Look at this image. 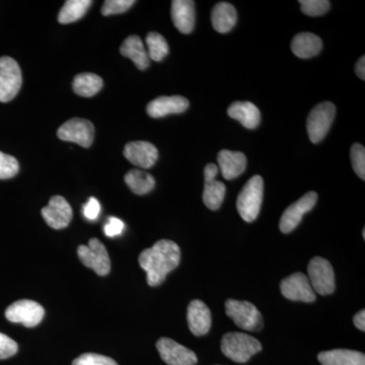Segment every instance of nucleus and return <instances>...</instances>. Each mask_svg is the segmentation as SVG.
Wrapping results in <instances>:
<instances>
[{
    "instance_id": "1",
    "label": "nucleus",
    "mask_w": 365,
    "mask_h": 365,
    "mask_svg": "<svg viewBox=\"0 0 365 365\" xmlns=\"http://www.w3.org/2000/svg\"><path fill=\"white\" fill-rule=\"evenodd\" d=\"M180 261L181 250L170 240H160L139 255V265L145 271L150 287L162 284L168 274L179 266Z\"/></svg>"
},
{
    "instance_id": "2",
    "label": "nucleus",
    "mask_w": 365,
    "mask_h": 365,
    "mask_svg": "<svg viewBox=\"0 0 365 365\" xmlns=\"http://www.w3.org/2000/svg\"><path fill=\"white\" fill-rule=\"evenodd\" d=\"M260 341L245 333L230 332L225 334L222 340V351L227 359L237 364H245L253 355L260 352Z\"/></svg>"
},
{
    "instance_id": "3",
    "label": "nucleus",
    "mask_w": 365,
    "mask_h": 365,
    "mask_svg": "<svg viewBox=\"0 0 365 365\" xmlns=\"http://www.w3.org/2000/svg\"><path fill=\"white\" fill-rule=\"evenodd\" d=\"M264 182L260 176H254L247 182L237 197V207L242 220L253 222L258 217L263 202Z\"/></svg>"
},
{
    "instance_id": "4",
    "label": "nucleus",
    "mask_w": 365,
    "mask_h": 365,
    "mask_svg": "<svg viewBox=\"0 0 365 365\" xmlns=\"http://www.w3.org/2000/svg\"><path fill=\"white\" fill-rule=\"evenodd\" d=\"M225 312L235 325L242 330L255 332L261 330L263 327L262 314L251 302L228 299L225 302Z\"/></svg>"
},
{
    "instance_id": "5",
    "label": "nucleus",
    "mask_w": 365,
    "mask_h": 365,
    "mask_svg": "<svg viewBox=\"0 0 365 365\" xmlns=\"http://www.w3.org/2000/svg\"><path fill=\"white\" fill-rule=\"evenodd\" d=\"M336 107L330 102L317 105L307 117V129L312 143H319L325 138L335 118Z\"/></svg>"
},
{
    "instance_id": "6",
    "label": "nucleus",
    "mask_w": 365,
    "mask_h": 365,
    "mask_svg": "<svg viewBox=\"0 0 365 365\" xmlns=\"http://www.w3.org/2000/svg\"><path fill=\"white\" fill-rule=\"evenodd\" d=\"M23 83L21 67L11 57L0 58V102H11L18 95Z\"/></svg>"
},
{
    "instance_id": "7",
    "label": "nucleus",
    "mask_w": 365,
    "mask_h": 365,
    "mask_svg": "<svg viewBox=\"0 0 365 365\" xmlns=\"http://www.w3.org/2000/svg\"><path fill=\"white\" fill-rule=\"evenodd\" d=\"M307 278L314 292L321 295L333 294L335 290V273L330 262L322 257H314L307 267Z\"/></svg>"
},
{
    "instance_id": "8",
    "label": "nucleus",
    "mask_w": 365,
    "mask_h": 365,
    "mask_svg": "<svg viewBox=\"0 0 365 365\" xmlns=\"http://www.w3.org/2000/svg\"><path fill=\"white\" fill-rule=\"evenodd\" d=\"M78 255L81 263L86 267L93 269L98 275L105 276L110 272L109 254L104 244L98 239L90 240L88 246H79Z\"/></svg>"
},
{
    "instance_id": "9",
    "label": "nucleus",
    "mask_w": 365,
    "mask_h": 365,
    "mask_svg": "<svg viewBox=\"0 0 365 365\" xmlns=\"http://www.w3.org/2000/svg\"><path fill=\"white\" fill-rule=\"evenodd\" d=\"M45 316V309L34 300L21 299L7 307L6 319L11 323L23 324L26 328L39 325Z\"/></svg>"
},
{
    "instance_id": "10",
    "label": "nucleus",
    "mask_w": 365,
    "mask_h": 365,
    "mask_svg": "<svg viewBox=\"0 0 365 365\" xmlns=\"http://www.w3.org/2000/svg\"><path fill=\"white\" fill-rule=\"evenodd\" d=\"M61 140L74 143L83 148H90L95 136V127L88 120L72 118L57 131Z\"/></svg>"
},
{
    "instance_id": "11",
    "label": "nucleus",
    "mask_w": 365,
    "mask_h": 365,
    "mask_svg": "<svg viewBox=\"0 0 365 365\" xmlns=\"http://www.w3.org/2000/svg\"><path fill=\"white\" fill-rule=\"evenodd\" d=\"M281 294L285 299L294 302H313L316 300L309 278L304 273L297 272L288 276L280 284Z\"/></svg>"
},
{
    "instance_id": "12",
    "label": "nucleus",
    "mask_w": 365,
    "mask_h": 365,
    "mask_svg": "<svg viewBox=\"0 0 365 365\" xmlns=\"http://www.w3.org/2000/svg\"><path fill=\"white\" fill-rule=\"evenodd\" d=\"M317 200H318V194L312 191L287 207L280 220L281 232L283 234L292 232L302 222L304 215L314 207Z\"/></svg>"
},
{
    "instance_id": "13",
    "label": "nucleus",
    "mask_w": 365,
    "mask_h": 365,
    "mask_svg": "<svg viewBox=\"0 0 365 365\" xmlns=\"http://www.w3.org/2000/svg\"><path fill=\"white\" fill-rule=\"evenodd\" d=\"M157 348L168 365H195L198 362L195 353L170 338H160Z\"/></svg>"
},
{
    "instance_id": "14",
    "label": "nucleus",
    "mask_w": 365,
    "mask_h": 365,
    "mask_svg": "<svg viewBox=\"0 0 365 365\" xmlns=\"http://www.w3.org/2000/svg\"><path fill=\"white\" fill-rule=\"evenodd\" d=\"M218 167L215 163H209L204 169L203 202L211 210H217L222 206L225 196V186L217 181Z\"/></svg>"
},
{
    "instance_id": "15",
    "label": "nucleus",
    "mask_w": 365,
    "mask_h": 365,
    "mask_svg": "<svg viewBox=\"0 0 365 365\" xmlns=\"http://www.w3.org/2000/svg\"><path fill=\"white\" fill-rule=\"evenodd\" d=\"M41 212L47 225L54 230H62L68 227L72 220L71 204L61 196L52 197L48 205L42 208Z\"/></svg>"
},
{
    "instance_id": "16",
    "label": "nucleus",
    "mask_w": 365,
    "mask_h": 365,
    "mask_svg": "<svg viewBox=\"0 0 365 365\" xmlns=\"http://www.w3.org/2000/svg\"><path fill=\"white\" fill-rule=\"evenodd\" d=\"M124 155L136 167L150 169L157 163L158 150L153 143L148 141H132L125 146Z\"/></svg>"
},
{
    "instance_id": "17",
    "label": "nucleus",
    "mask_w": 365,
    "mask_h": 365,
    "mask_svg": "<svg viewBox=\"0 0 365 365\" xmlns=\"http://www.w3.org/2000/svg\"><path fill=\"white\" fill-rule=\"evenodd\" d=\"M187 319H188L190 331L197 337L206 335L210 330V309L201 300L195 299L190 302Z\"/></svg>"
},
{
    "instance_id": "18",
    "label": "nucleus",
    "mask_w": 365,
    "mask_h": 365,
    "mask_svg": "<svg viewBox=\"0 0 365 365\" xmlns=\"http://www.w3.org/2000/svg\"><path fill=\"white\" fill-rule=\"evenodd\" d=\"M189 108V101L181 96L160 97L151 101L146 112L151 118H162L170 114H180Z\"/></svg>"
},
{
    "instance_id": "19",
    "label": "nucleus",
    "mask_w": 365,
    "mask_h": 365,
    "mask_svg": "<svg viewBox=\"0 0 365 365\" xmlns=\"http://www.w3.org/2000/svg\"><path fill=\"white\" fill-rule=\"evenodd\" d=\"M173 23L182 34H190L195 26V2L174 0L172 2Z\"/></svg>"
},
{
    "instance_id": "20",
    "label": "nucleus",
    "mask_w": 365,
    "mask_h": 365,
    "mask_svg": "<svg viewBox=\"0 0 365 365\" xmlns=\"http://www.w3.org/2000/svg\"><path fill=\"white\" fill-rule=\"evenodd\" d=\"M217 160L225 180L241 176L247 168L246 155L237 151L223 150L218 153Z\"/></svg>"
},
{
    "instance_id": "21",
    "label": "nucleus",
    "mask_w": 365,
    "mask_h": 365,
    "mask_svg": "<svg viewBox=\"0 0 365 365\" xmlns=\"http://www.w3.org/2000/svg\"><path fill=\"white\" fill-rule=\"evenodd\" d=\"M120 53H121L122 56L131 59L137 68L140 69V71H144L150 66V59L148 57V53L144 47L143 41L138 36H129L122 43Z\"/></svg>"
},
{
    "instance_id": "22",
    "label": "nucleus",
    "mask_w": 365,
    "mask_h": 365,
    "mask_svg": "<svg viewBox=\"0 0 365 365\" xmlns=\"http://www.w3.org/2000/svg\"><path fill=\"white\" fill-rule=\"evenodd\" d=\"M227 114L248 129L257 128L260 124L261 113L251 102H235L228 108Z\"/></svg>"
},
{
    "instance_id": "23",
    "label": "nucleus",
    "mask_w": 365,
    "mask_h": 365,
    "mask_svg": "<svg viewBox=\"0 0 365 365\" xmlns=\"http://www.w3.org/2000/svg\"><path fill=\"white\" fill-rule=\"evenodd\" d=\"M322 365H365L364 353L354 350L335 349L319 353Z\"/></svg>"
},
{
    "instance_id": "24",
    "label": "nucleus",
    "mask_w": 365,
    "mask_h": 365,
    "mask_svg": "<svg viewBox=\"0 0 365 365\" xmlns=\"http://www.w3.org/2000/svg\"><path fill=\"white\" fill-rule=\"evenodd\" d=\"M323 43L318 36L312 33H302L295 36L292 42V50L299 58L307 59L321 52Z\"/></svg>"
},
{
    "instance_id": "25",
    "label": "nucleus",
    "mask_w": 365,
    "mask_h": 365,
    "mask_svg": "<svg viewBox=\"0 0 365 365\" xmlns=\"http://www.w3.org/2000/svg\"><path fill=\"white\" fill-rule=\"evenodd\" d=\"M237 14L235 6L228 2H220L216 4L211 14L213 28L218 33H227L237 24Z\"/></svg>"
},
{
    "instance_id": "26",
    "label": "nucleus",
    "mask_w": 365,
    "mask_h": 365,
    "mask_svg": "<svg viewBox=\"0 0 365 365\" xmlns=\"http://www.w3.org/2000/svg\"><path fill=\"white\" fill-rule=\"evenodd\" d=\"M104 83L97 74L81 73L76 76L72 83L74 93L81 97L91 98L102 90Z\"/></svg>"
},
{
    "instance_id": "27",
    "label": "nucleus",
    "mask_w": 365,
    "mask_h": 365,
    "mask_svg": "<svg viewBox=\"0 0 365 365\" xmlns=\"http://www.w3.org/2000/svg\"><path fill=\"white\" fill-rule=\"evenodd\" d=\"M125 182L137 195L150 193L155 186V178L140 170H132L127 173Z\"/></svg>"
},
{
    "instance_id": "28",
    "label": "nucleus",
    "mask_w": 365,
    "mask_h": 365,
    "mask_svg": "<svg viewBox=\"0 0 365 365\" xmlns=\"http://www.w3.org/2000/svg\"><path fill=\"white\" fill-rule=\"evenodd\" d=\"M91 4H93V1L91 0H68L60 11L59 23L67 25V24L81 20L88 11Z\"/></svg>"
},
{
    "instance_id": "29",
    "label": "nucleus",
    "mask_w": 365,
    "mask_h": 365,
    "mask_svg": "<svg viewBox=\"0 0 365 365\" xmlns=\"http://www.w3.org/2000/svg\"><path fill=\"white\" fill-rule=\"evenodd\" d=\"M146 45L148 48V57L153 61H162L168 53L169 45L160 34L151 32L146 36Z\"/></svg>"
},
{
    "instance_id": "30",
    "label": "nucleus",
    "mask_w": 365,
    "mask_h": 365,
    "mask_svg": "<svg viewBox=\"0 0 365 365\" xmlns=\"http://www.w3.org/2000/svg\"><path fill=\"white\" fill-rule=\"evenodd\" d=\"M299 4L302 13L309 16H323L330 9L327 0H300Z\"/></svg>"
},
{
    "instance_id": "31",
    "label": "nucleus",
    "mask_w": 365,
    "mask_h": 365,
    "mask_svg": "<svg viewBox=\"0 0 365 365\" xmlns=\"http://www.w3.org/2000/svg\"><path fill=\"white\" fill-rule=\"evenodd\" d=\"M20 165L16 158L0 151V180L14 178L19 173Z\"/></svg>"
},
{
    "instance_id": "32",
    "label": "nucleus",
    "mask_w": 365,
    "mask_h": 365,
    "mask_svg": "<svg viewBox=\"0 0 365 365\" xmlns=\"http://www.w3.org/2000/svg\"><path fill=\"white\" fill-rule=\"evenodd\" d=\"M353 170L360 179L365 180V148L359 143L353 144L350 150Z\"/></svg>"
},
{
    "instance_id": "33",
    "label": "nucleus",
    "mask_w": 365,
    "mask_h": 365,
    "mask_svg": "<svg viewBox=\"0 0 365 365\" xmlns=\"http://www.w3.org/2000/svg\"><path fill=\"white\" fill-rule=\"evenodd\" d=\"M134 4H135L134 0H107L103 4V16H108L126 13Z\"/></svg>"
},
{
    "instance_id": "34",
    "label": "nucleus",
    "mask_w": 365,
    "mask_h": 365,
    "mask_svg": "<svg viewBox=\"0 0 365 365\" xmlns=\"http://www.w3.org/2000/svg\"><path fill=\"white\" fill-rule=\"evenodd\" d=\"M72 365H118L117 362L110 357L96 353H85L74 359Z\"/></svg>"
},
{
    "instance_id": "35",
    "label": "nucleus",
    "mask_w": 365,
    "mask_h": 365,
    "mask_svg": "<svg viewBox=\"0 0 365 365\" xmlns=\"http://www.w3.org/2000/svg\"><path fill=\"white\" fill-rule=\"evenodd\" d=\"M19 346L16 341L9 336L0 333V359H6L14 356L18 352Z\"/></svg>"
},
{
    "instance_id": "36",
    "label": "nucleus",
    "mask_w": 365,
    "mask_h": 365,
    "mask_svg": "<svg viewBox=\"0 0 365 365\" xmlns=\"http://www.w3.org/2000/svg\"><path fill=\"white\" fill-rule=\"evenodd\" d=\"M124 228L125 225L121 220L111 216L105 225V235L109 237H115L117 235H121L123 232Z\"/></svg>"
},
{
    "instance_id": "37",
    "label": "nucleus",
    "mask_w": 365,
    "mask_h": 365,
    "mask_svg": "<svg viewBox=\"0 0 365 365\" xmlns=\"http://www.w3.org/2000/svg\"><path fill=\"white\" fill-rule=\"evenodd\" d=\"M83 212L86 220H91V222H93V220H97L98 215H100V202H98L97 199L91 197V198L88 199V202L85 204V206H83Z\"/></svg>"
},
{
    "instance_id": "38",
    "label": "nucleus",
    "mask_w": 365,
    "mask_h": 365,
    "mask_svg": "<svg viewBox=\"0 0 365 365\" xmlns=\"http://www.w3.org/2000/svg\"><path fill=\"white\" fill-rule=\"evenodd\" d=\"M353 322H354V325L356 326V328H359L360 331L364 332L365 331V311L362 309V311L359 312L356 314H355L354 318H353Z\"/></svg>"
},
{
    "instance_id": "39",
    "label": "nucleus",
    "mask_w": 365,
    "mask_h": 365,
    "mask_svg": "<svg viewBox=\"0 0 365 365\" xmlns=\"http://www.w3.org/2000/svg\"><path fill=\"white\" fill-rule=\"evenodd\" d=\"M355 69H356L357 76L362 81H365V57L362 56L361 58L357 61L356 66H355Z\"/></svg>"
},
{
    "instance_id": "40",
    "label": "nucleus",
    "mask_w": 365,
    "mask_h": 365,
    "mask_svg": "<svg viewBox=\"0 0 365 365\" xmlns=\"http://www.w3.org/2000/svg\"><path fill=\"white\" fill-rule=\"evenodd\" d=\"M362 235H364V239H365V230H364V232H362Z\"/></svg>"
}]
</instances>
